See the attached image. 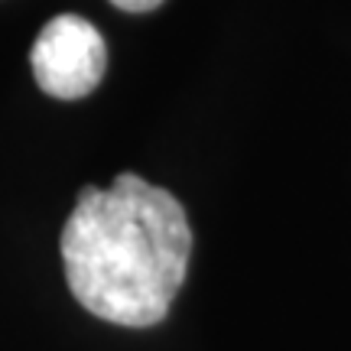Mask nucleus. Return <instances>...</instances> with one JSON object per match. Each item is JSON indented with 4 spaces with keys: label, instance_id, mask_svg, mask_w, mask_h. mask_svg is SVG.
Instances as JSON below:
<instances>
[{
    "label": "nucleus",
    "instance_id": "nucleus-1",
    "mask_svg": "<svg viewBox=\"0 0 351 351\" xmlns=\"http://www.w3.org/2000/svg\"><path fill=\"white\" fill-rule=\"evenodd\" d=\"M192 231L173 192L121 173L85 186L62 228L69 289L91 315L127 328L163 322L186 283Z\"/></svg>",
    "mask_w": 351,
    "mask_h": 351
},
{
    "label": "nucleus",
    "instance_id": "nucleus-2",
    "mask_svg": "<svg viewBox=\"0 0 351 351\" xmlns=\"http://www.w3.org/2000/svg\"><path fill=\"white\" fill-rule=\"evenodd\" d=\"M104 39L95 26L75 16L62 13L43 26L33 46V75L36 85L62 101H75L91 95L104 78Z\"/></svg>",
    "mask_w": 351,
    "mask_h": 351
},
{
    "label": "nucleus",
    "instance_id": "nucleus-3",
    "mask_svg": "<svg viewBox=\"0 0 351 351\" xmlns=\"http://www.w3.org/2000/svg\"><path fill=\"white\" fill-rule=\"evenodd\" d=\"M114 7H121V10H130V13H147L153 7H160L163 0H111Z\"/></svg>",
    "mask_w": 351,
    "mask_h": 351
}]
</instances>
